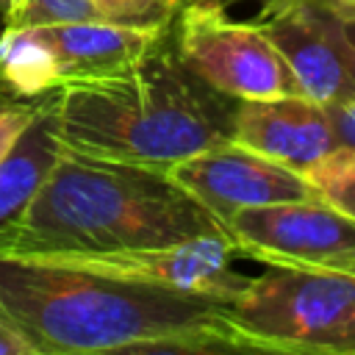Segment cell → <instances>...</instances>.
Wrapping results in <instances>:
<instances>
[{"label":"cell","mask_w":355,"mask_h":355,"mask_svg":"<svg viewBox=\"0 0 355 355\" xmlns=\"http://www.w3.org/2000/svg\"><path fill=\"white\" fill-rule=\"evenodd\" d=\"M324 3H327L333 28H336L344 67L355 83V0H324Z\"/></svg>","instance_id":"16"},{"label":"cell","mask_w":355,"mask_h":355,"mask_svg":"<svg viewBox=\"0 0 355 355\" xmlns=\"http://www.w3.org/2000/svg\"><path fill=\"white\" fill-rule=\"evenodd\" d=\"M105 22L136 28H169L183 0H92Z\"/></svg>","instance_id":"13"},{"label":"cell","mask_w":355,"mask_h":355,"mask_svg":"<svg viewBox=\"0 0 355 355\" xmlns=\"http://www.w3.org/2000/svg\"><path fill=\"white\" fill-rule=\"evenodd\" d=\"M324 108H327L330 122L336 128L338 144L341 147H355V97L352 100H344V103L324 105Z\"/></svg>","instance_id":"17"},{"label":"cell","mask_w":355,"mask_h":355,"mask_svg":"<svg viewBox=\"0 0 355 355\" xmlns=\"http://www.w3.org/2000/svg\"><path fill=\"white\" fill-rule=\"evenodd\" d=\"M239 255L266 266L355 272V219L327 200L250 205L227 219Z\"/></svg>","instance_id":"7"},{"label":"cell","mask_w":355,"mask_h":355,"mask_svg":"<svg viewBox=\"0 0 355 355\" xmlns=\"http://www.w3.org/2000/svg\"><path fill=\"white\" fill-rule=\"evenodd\" d=\"M225 316L241 352L355 355V272L269 266Z\"/></svg>","instance_id":"4"},{"label":"cell","mask_w":355,"mask_h":355,"mask_svg":"<svg viewBox=\"0 0 355 355\" xmlns=\"http://www.w3.org/2000/svg\"><path fill=\"white\" fill-rule=\"evenodd\" d=\"M169 36L178 58L233 100L302 94L280 50L255 22H239L214 0L183 3Z\"/></svg>","instance_id":"6"},{"label":"cell","mask_w":355,"mask_h":355,"mask_svg":"<svg viewBox=\"0 0 355 355\" xmlns=\"http://www.w3.org/2000/svg\"><path fill=\"white\" fill-rule=\"evenodd\" d=\"M0 333L28 355L241 352L222 300L11 250H0Z\"/></svg>","instance_id":"1"},{"label":"cell","mask_w":355,"mask_h":355,"mask_svg":"<svg viewBox=\"0 0 355 355\" xmlns=\"http://www.w3.org/2000/svg\"><path fill=\"white\" fill-rule=\"evenodd\" d=\"M255 25L280 50L305 97L322 105L355 97L324 0H272Z\"/></svg>","instance_id":"9"},{"label":"cell","mask_w":355,"mask_h":355,"mask_svg":"<svg viewBox=\"0 0 355 355\" xmlns=\"http://www.w3.org/2000/svg\"><path fill=\"white\" fill-rule=\"evenodd\" d=\"M0 355H28V352H25V347L19 341H14L11 336L0 333Z\"/></svg>","instance_id":"18"},{"label":"cell","mask_w":355,"mask_h":355,"mask_svg":"<svg viewBox=\"0 0 355 355\" xmlns=\"http://www.w3.org/2000/svg\"><path fill=\"white\" fill-rule=\"evenodd\" d=\"M164 31L105 19L3 28L0 92L36 100L72 83L111 78L136 64Z\"/></svg>","instance_id":"5"},{"label":"cell","mask_w":355,"mask_h":355,"mask_svg":"<svg viewBox=\"0 0 355 355\" xmlns=\"http://www.w3.org/2000/svg\"><path fill=\"white\" fill-rule=\"evenodd\" d=\"M44 97L36 100H19L6 92H0V158L11 150V144L19 139V133L31 125V119L39 114Z\"/></svg>","instance_id":"15"},{"label":"cell","mask_w":355,"mask_h":355,"mask_svg":"<svg viewBox=\"0 0 355 355\" xmlns=\"http://www.w3.org/2000/svg\"><path fill=\"white\" fill-rule=\"evenodd\" d=\"M183 3H197V0H183Z\"/></svg>","instance_id":"21"},{"label":"cell","mask_w":355,"mask_h":355,"mask_svg":"<svg viewBox=\"0 0 355 355\" xmlns=\"http://www.w3.org/2000/svg\"><path fill=\"white\" fill-rule=\"evenodd\" d=\"M3 28H6V19H3V14H0V33H3Z\"/></svg>","instance_id":"20"},{"label":"cell","mask_w":355,"mask_h":355,"mask_svg":"<svg viewBox=\"0 0 355 355\" xmlns=\"http://www.w3.org/2000/svg\"><path fill=\"white\" fill-rule=\"evenodd\" d=\"M233 114L236 100L178 58L169 28L128 69L53 92L55 136L64 147L164 172L233 141Z\"/></svg>","instance_id":"3"},{"label":"cell","mask_w":355,"mask_h":355,"mask_svg":"<svg viewBox=\"0 0 355 355\" xmlns=\"http://www.w3.org/2000/svg\"><path fill=\"white\" fill-rule=\"evenodd\" d=\"M263 3H272V0H263Z\"/></svg>","instance_id":"22"},{"label":"cell","mask_w":355,"mask_h":355,"mask_svg":"<svg viewBox=\"0 0 355 355\" xmlns=\"http://www.w3.org/2000/svg\"><path fill=\"white\" fill-rule=\"evenodd\" d=\"M19 3H22V0H0V14H3V19L11 17V14L19 8Z\"/></svg>","instance_id":"19"},{"label":"cell","mask_w":355,"mask_h":355,"mask_svg":"<svg viewBox=\"0 0 355 355\" xmlns=\"http://www.w3.org/2000/svg\"><path fill=\"white\" fill-rule=\"evenodd\" d=\"M227 225L169 172L58 150L28 211L0 233V250L39 255L166 247Z\"/></svg>","instance_id":"2"},{"label":"cell","mask_w":355,"mask_h":355,"mask_svg":"<svg viewBox=\"0 0 355 355\" xmlns=\"http://www.w3.org/2000/svg\"><path fill=\"white\" fill-rule=\"evenodd\" d=\"M103 19L92 0H22L19 8L6 17V28L50 25V22H83Z\"/></svg>","instance_id":"14"},{"label":"cell","mask_w":355,"mask_h":355,"mask_svg":"<svg viewBox=\"0 0 355 355\" xmlns=\"http://www.w3.org/2000/svg\"><path fill=\"white\" fill-rule=\"evenodd\" d=\"M233 141L302 175L341 147L327 108L305 94L236 100Z\"/></svg>","instance_id":"10"},{"label":"cell","mask_w":355,"mask_h":355,"mask_svg":"<svg viewBox=\"0 0 355 355\" xmlns=\"http://www.w3.org/2000/svg\"><path fill=\"white\" fill-rule=\"evenodd\" d=\"M169 175L225 225L236 211L250 205L322 200L319 189L302 172H294L236 141L189 155L175 164Z\"/></svg>","instance_id":"8"},{"label":"cell","mask_w":355,"mask_h":355,"mask_svg":"<svg viewBox=\"0 0 355 355\" xmlns=\"http://www.w3.org/2000/svg\"><path fill=\"white\" fill-rule=\"evenodd\" d=\"M305 178L319 189L322 200L355 219V147L333 150Z\"/></svg>","instance_id":"12"},{"label":"cell","mask_w":355,"mask_h":355,"mask_svg":"<svg viewBox=\"0 0 355 355\" xmlns=\"http://www.w3.org/2000/svg\"><path fill=\"white\" fill-rule=\"evenodd\" d=\"M58 150H61V141L55 136L53 92H50L44 94L39 114L19 133L11 150L0 158V233L28 211Z\"/></svg>","instance_id":"11"}]
</instances>
